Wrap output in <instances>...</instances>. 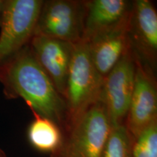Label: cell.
Returning a JSON list of instances; mask_svg holds the SVG:
<instances>
[{
    "label": "cell",
    "instance_id": "obj_4",
    "mask_svg": "<svg viewBox=\"0 0 157 157\" xmlns=\"http://www.w3.org/2000/svg\"><path fill=\"white\" fill-rule=\"evenodd\" d=\"M43 0H5L0 25V64L30 42Z\"/></svg>",
    "mask_w": 157,
    "mask_h": 157
},
{
    "label": "cell",
    "instance_id": "obj_13",
    "mask_svg": "<svg viewBox=\"0 0 157 157\" xmlns=\"http://www.w3.org/2000/svg\"><path fill=\"white\" fill-rule=\"evenodd\" d=\"M132 137L124 125L111 126L101 157H132Z\"/></svg>",
    "mask_w": 157,
    "mask_h": 157
},
{
    "label": "cell",
    "instance_id": "obj_7",
    "mask_svg": "<svg viewBox=\"0 0 157 157\" xmlns=\"http://www.w3.org/2000/svg\"><path fill=\"white\" fill-rule=\"evenodd\" d=\"M135 61L134 87L124 122L132 138L157 120V86L154 71L135 53Z\"/></svg>",
    "mask_w": 157,
    "mask_h": 157
},
{
    "label": "cell",
    "instance_id": "obj_3",
    "mask_svg": "<svg viewBox=\"0 0 157 157\" xmlns=\"http://www.w3.org/2000/svg\"><path fill=\"white\" fill-rule=\"evenodd\" d=\"M111 124L101 101L63 132L60 148L50 157H101Z\"/></svg>",
    "mask_w": 157,
    "mask_h": 157
},
{
    "label": "cell",
    "instance_id": "obj_5",
    "mask_svg": "<svg viewBox=\"0 0 157 157\" xmlns=\"http://www.w3.org/2000/svg\"><path fill=\"white\" fill-rule=\"evenodd\" d=\"M84 1L46 0L37 19L34 34L71 43L82 41Z\"/></svg>",
    "mask_w": 157,
    "mask_h": 157
},
{
    "label": "cell",
    "instance_id": "obj_10",
    "mask_svg": "<svg viewBox=\"0 0 157 157\" xmlns=\"http://www.w3.org/2000/svg\"><path fill=\"white\" fill-rule=\"evenodd\" d=\"M132 1L88 0L84 1L82 41L112 31L129 22Z\"/></svg>",
    "mask_w": 157,
    "mask_h": 157
},
{
    "label": "cell",
    "instance_id": "obj_2",
    "mask_svg": "<svg viewBox=\"0 0 157 157\" xmlns=\"http://www.w3.org/2000/svg\"><path fill=\"white\" fill-rule=\"evenodd\" d=\"M103 79L90 59L87 43H74L64 96L67 120L63 131L99 101Z\"/></svg>",
    "mask_w": 157,
    "mask_h": 157
},
{
    "label": "cell",
    "instance_id": "obj_9",
    "mask_svg": "<svg viewBox=\"0 0 157 157\" xmlns=\"http://www.w3.org/2000/svg\"><path fill=\"white\" fill-rule=\"evenodd\" d=\"M74 44L34 34L29 46L57 91L64 98Z\"/></svg>",
    "mask_w": 157,
    "mask_h": 157
},
{
    "label": "cell",
    "instance_id": "obj_12",
    "mask_svg": "<svg viewBox=\"0 0 157 157\" xmlns=\"http://www.w3.org/2000/svg\"><path fill=\"white\" fill-rule=\"evenodd\" d=\"M34 113V119L27 130V137L31 146L41 152L52 154L60 148L63 141V131L54 121Z\"/></svg>",
    "mask_w": 157,
    "mask_h": 157
},
{
    "label": "cell",
    "instance_id": "obj_15",
    "mask_svg": "<svg viewBox=\"0 0 157 157\" xmlns=\"http://www.w3.org/2000/svg\"><path fill=\"white\" fill-rule=\"evenodd\" d=\"M4 5H5V0H0V25H1L2 19Z\"/></svg>",
    "mask_w": 157,
    "mask_h": 157
},
{
    "label": "cell",
    "instance_id": "obj_11",
    "mask_svg": "<svg viewBox=\"0 0 157 157\" xmlns=\"http://www.w3.org/2000/svg\"><path fill=\"white\" fill-rule=\"evenodd\" d=\"M128 23L85 42L93 64L103 78L132 48L128 35Z\"/></svg>",
    "mask_w": 157,
    "mask_h": 157
},
{
    "label": "cell",
    "instance_id": "obj_1",
    "mask_svg": "<svg viewBox=\"0 0 157 157\" xmlns=\"http://www.w3.org/2000/svg\"><path fill=\"white\" fill-rule=\"evenodd\" d=\"M0 83L7 99L21 98L32 112L54 121L63 131L67 120L66 102L29 44L0 64Z\"/></svg>",
    "mask_w": 157,
    "mask_h": 157
},
{
    "label": "cell",
    "instance_id": "obj_16",
    "mask_svg": "<svg viewBox=\"0 0 157 157\" xmlns=\"http://www.w3.org/2000/svg\"><path fill=\"white\" fill-rule=\"evenodd\" d=\"M0 157H7V154H5V152L4 151L3 149L0 147Z\"/></svg>",
    "mask_w": 157,
    "mask_h": 157
},
{
    "label": "cell",
    "instance_id": "obj_14",
    "mask_svg": "<svg viewBox=\"0 0 157 157\" xmlns=\"http://www.w3.org/2000/svg\"><path fill=\"white\" fill-rule=\"evenodd\" d=\"M132 157H157V120L132 138Z\"/></svg>",
    "mask_w": 157,
    "mask_h": 157
},
{
    "label": "cell",
    "instance_id": "obj_6",
    "mask_svg": "<svg viewBox=\"0 0 157 157\" xmlns=\"http://www.w3.org/2000/svg\"><path fill=\"white\" fill-rule=\"evenodd\" d=\"M135 52L130 48L104 78L99 101L105 105L111 126L124 125L135 82Z\"/></svg>",
    "mask_w": 157,
    "mask_h": 157
},
{
    "label": "cell",
    "instance_id": "obj_8",
    "mask_svg": "<svg viewBox=\"0 0 157 157\" xmlns=\"http://www.w3.org/2000/svg\"><path fill=\"white\" fill-rule=\"evenodd\" d=\"M128 35L135 53L154 71L157 63V13L150 0L132 1Z\"/></svg>",
    "mask_w": 157,
    "mask_h": 157
}]
</instances>
